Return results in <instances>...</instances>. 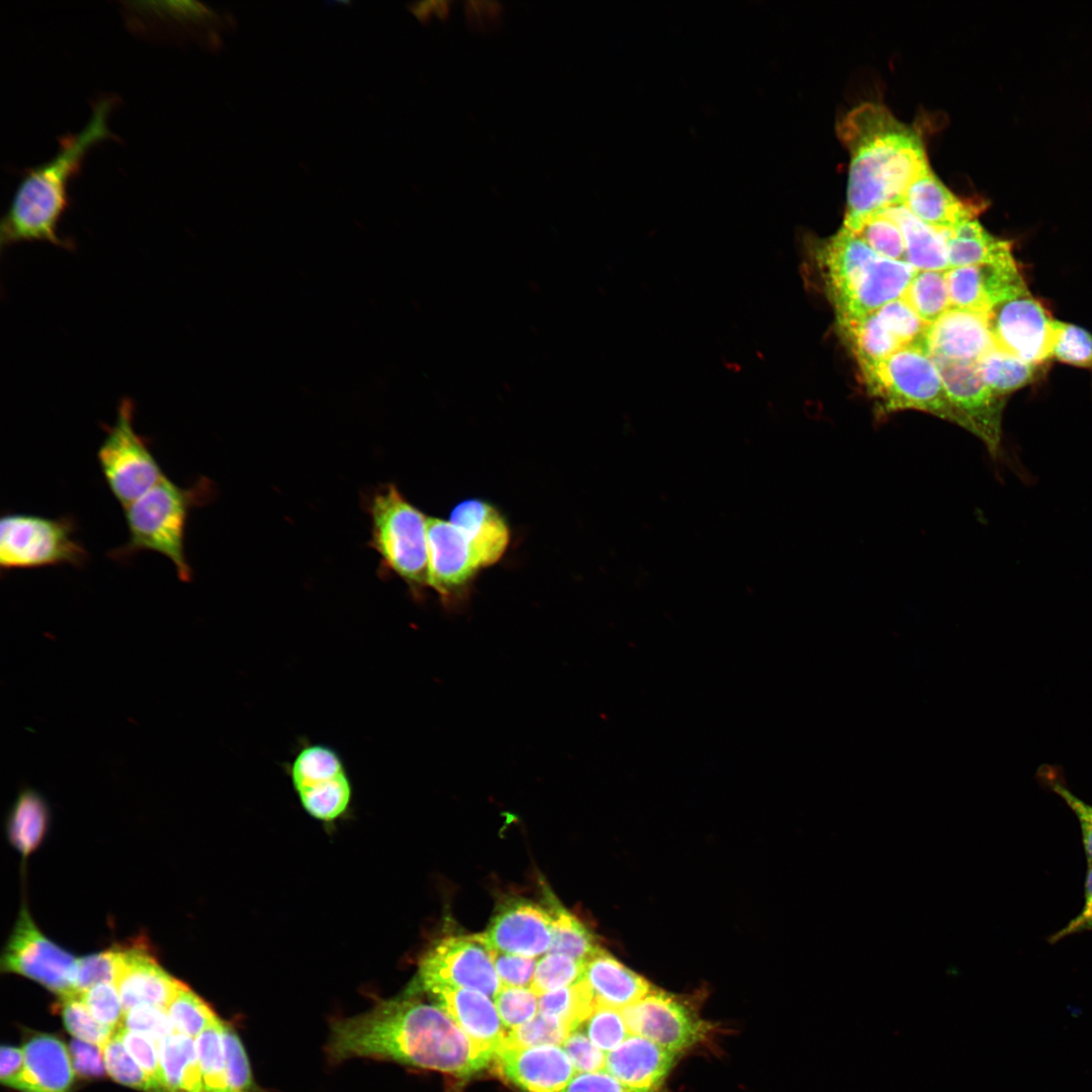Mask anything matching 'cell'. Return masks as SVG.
I'll list each match as a JSON object with an SVG mask.
<instances>
[{"label":"cell","mask_w":1092,"mask_h":1092,"mask_svg":"<svg viewBox=\"0 0 1092 1092\" xmlns=\"http://www.w3.org/2000/svg\"><path fill=\"white\" fill-rule=\"evenodd\" d=\"M158 1045L167 1092H205L194 1038L175 1031Z\"/></svg>","instance_id":"31"},{"label":"cell","mask_w":1092,"mask_h":1092,"mask_svg":"<svg viewBox=\"0 0 1092 1092\" xmlns=\"http://www.w3.org/2000/svg\"><path fill=\"white\" fill-rule=\"evenodd\" d=\"M598 1005L583 978L568 987L542 994L538 999L540 1013L559 1018L571 1032L588 1019Z\"/></svg>","instance_id":"35"},{"label":"cell","mask_w":1092,"mask_h":1092,"mask_svg":"<svg viewBox=\"0 0 1092 1092\" xmlns=\"http://www.w3.org/2000/svg\"><path fill=\"white\" fill-rule=\"evenodd\" d=\"M1044 366L1024 362L997 346L977 362L984 382L1002 397L1034 382L1044 372Z\"/></svg>","instance_id":"33"},{"label":"cell","mask_w":1092,"mask_h":1092,"mask_svg":"<svg viewBox=\"0 0 1092 1092\" xmlns=\"http://www.w3.org/2000/svg\"><path fill=\"white\" fill-rule=\"evenodd\" d=\"M837 323L859 369L884 360L903 348L877 311L858 317L838 318Z\"/></svg>","instance_id":"30"},{"label":"cell","mask_w":1092,"mask_h":1092,"mask_svg":"<svg viewBox=\"0 0 1092 1092\" xmlns=\"http://www.w3.org/2000/svg\"><path fill=\"white\" fill-rule=\"evenodd\" d=\"M76 963L71 952L41 933L23 905L2 951L1 970L31 979L61 998L77 994Z\"/></svg>","instance_id":"10"},{"label":"cell","mask_w":1092,"mask_h":1092,"mask_svg":"<svg viewBox=\"0 0 1092 1092\" xmlns=\"http://www.w3.org/2000/svg\"><path fill=\"white\" fill-rule=\"evenodd\" d=\"M996 346L988 316L950 308L926 332L924 348L931 358L977 363Z\"/></svg>","instance_id":"19"},{"label":"cell","mask_w":1092,"mask_h":1092,"mask_svg":"<svg viewBox=\"0 0 1092 1092\" xmlns=\"http://www.w3.org/2000/svg\"><path fill=\"white\" fill-rule=\"evenodd\" d=\"M538 999L530 987L502 986L494 1004L505 1027L514 1029L535 1016Z\"/></svg>","instance_id":"52"},{"label":"cell","mask_w":1092,"mask_h":1092,"mask_svg":"<svg viewBox=\"0 0 1092 1092\" xmlns=\"http://www.w3.org/2000/svg\"><path fill=\"white\" fill-rule=\"evenodd\" d=\"M988 320L1000 349L1033 365L1051 360L1054 318L1028 289L994 306Z\"/></svg>","instance_id":"14"},{"label":"cell","mask_w":1092,"mask_h":1092,"mask_svg":"<svg viewBox=\"0 0 1092 1092\" xmlns=\"http://www.w3.org/2000/svg\"><path fill=\"white\" fill-rule=\"evenodd\" d=\"M678 1054L637 1034H630L606 1055L605 1071L629 1092H659Z\"/></svg>","instance_id":"20"},{"label":"cell","mask_w":1092,"mask_h":1092,"mask_svg":"<svg viewBox=\"0 0 1092 1092\" xmlns=\"http://www.w3.org/2000/svg\"><path fill=\"white\" fill-rule=\"evenodd\" d=\"M428 993L473 1040L494 1054L502 1046L507 1032L488 996L474 990L446 987Z\"/></svg>","instance_id":"23"},{"label":"cell","mask_w":1092,"mask_h":1092,"mask_svg":"<svg viewBox=\"0 0 1092 1092\" xmlns=\"http://www.w3.org/2000/svg\"><path fill=\"white\" fill-rule=\"evenodd\" d=\"M121 946L77 959L75 985L77 993L100 983H115L119 971Z\"/></svg>","instance_id":"50"},{"label":"cell","mask_w":1092,"mask_h":1092,"mask_svg":"<svg viewBox=\"0 0 1092 1092\" xmlns=\"http://www.w3.org/2000/svg\"><path fill=\"white\" fill-rule=\"evenodd\" d=\"M420 982L427 992L461 988L495 997L502 988L483 933L440 940L423 958Z\"/></svg>","instance_id":"9"},{"label":"cell","mask_w":1092,"mask_h":1092,"mask_svg":"<svg viewBox=\"0 0 1092 1092\" xmlns=\"http://www.w3.org/2000/svg\"><path fill=\"white\" fill-rule=\"evenodd\" d=\"M492 962L503 986L531 987L537 967L532 957L491 949Z\"/></svg>","instance_id":"56"},{"label":"cell","mask_w":1092,"mask_h":1092,"mask_svg":"<svg viewBox=\"0 0 1092 1092\" xmlns=\"http://www.w3.org/2000/svg\"><path fill=\"white\" fill-rule=\"evenodd\" d=\"M621 1011L631 1034L676 1054L703 1041L713 1029L689 1003L656 988Z\"/></svg>","instance_id":"12"},{"label":"cell","mask_w":1092,"mask_h":1092,"mask_svg":"<svg viewBox=\"0 0 1092 1092\" xmlns=\"http://www.w3.org/2000/svg\"><path fill=\"white\" fill-rule=\"evenodd\" d=\"M931 358V357H930ZM940 374L948 399L995 460L1003 457L1002 419L1005 397L995 394L982 379L977 363L931 358Z\"/></svg>","instance_id":"11"},{"label":"cell","mask_w":1092,"mask_h":1092,"mask_svg":"<svg viewBox=\"0 0 1092 1092\" xmlns=\"http://www.w3.org/2000/svg\"><path fill=\"white\" fill-rule=\"evenodd\" d=\"M222 1039L229 1092H257L245 1048L234 1027L225 1021Z\"/></svg>","instance_id":"49"},{"label":"cell","mask_w":1092,"mask_h":1092,"mask_svg":"<svg viewBox=\"0 0 1092 1092\" xmlns=\"http://www.w3.org/2000/svg\"><path fill=\"white\" fill-rule=\"evenodd\" d=\"M814 251L825 293L834 308L853 291L880 257L858 236L844 228L819 242Z\"/></svg>","instance_id":"18"},{"label":"cell","mask_w":1092,"mask_h":1092,"mask_svg":"<svg viewBox=\"0 0 1092 1092\" xmlns=\"http://www.w3.org/2000/svg\"><path fill=\"white\" fill-rule=\"evenodd\" d=\"M849 152L846 208L842 228L857 234L872 216L901 205L909 186L928 167L920 133L884 105L863 102L838 121Z\"/></svg>","instance_id":"2"},{"label":"cell","mask_w":1092,"mask_h":1092,"mask_svg":"<svg viewBox=\"0 0 1092 1092\" xmlns=\"http://www.w3.org/2000/svg\"><path fill=\"white\" fill-rule=\"evenodd\" d=\"M1060 768L1043 764L1036 772L1041 785L1053 791L1067 804L1077 817L1081 829L1082 843L1088 862H1092V805L1075 796L1066 786Z\"/></svg>","instance_id":"47"},{"label":"cell","mask_w":1092,"mask_h":1092,"mask_svg":"<svg viewBox=\"0 0 1092 1092\" xmlns=\"http://www.w3.org/2000/svg\"><path fill=\"white\" fill-rule=\"evenodd\" d=\"M60 1010L67 1030L78 1039L102 1046L115 1032L90 1013L78 993L61 997Z\"/></svg>","instance_id":"44"},{"label":"cell","mask_w":1092,"mask_h":1092,"mask_svg":"<svg viewBox=\"0 0 1092 1092\" xmlns=\"http://www.w3.org/2000/svg\"><path fill=\"white\" fill-rule=\"evenodd\" d=\"M211 480L202 476L188 487L166 475L150 490L123 509L127 541L107 556L125 561L152 551L168 558L182 581H190L192 570L185 550V531L190 512L207 504L214 495Z\"/></svg>","instance_id":"4"},{"label":"cell","mask_w":1092,"mask_h":1092,"mask_svg":"<svg viewBox=\"0 0 1092 1092\" xmlns=\"http://www.w3.org/2000/svg\"><path fill=\"white\" fill-rule=\"evenodd\" d=\"M879 256L905 261V243L898 224L884 213L869 218L856 234Z\"/></svg>","instance_id":"48"},{"label":"cell","mask_w":1092,"mask_h":1092,"mask_svg":"<svg viewBox=\"0 0 1092 1092\" xmlns=\"http://www.w3.org/2000/svg\"><path fill=\"white\" fill-rule=\"evenodd\" d=\"M951 308L989 315L1000 302L1028 289L1014 257L945 271Z\"/></svg>","instance_id":"15"},{"label":"cell","mask_w":1092,"mask_h":1092,"mask_svg":"<svg viewBox=\"0 0 1092 1092\" xmlns=\"http://www.w3.org/2000/svg\"><path fill=\"white\" fill-rule=\"evenodd\" d=\"M902 298L931 325L951 308L945 271H917Z\"/></svg>","instance_id":"36"},{"label":"cell","mask_w":1092,"mask_h":1092,"mask_svg":"<svg viewBox=\"0 0 1092 1092\" xmlns=\"http://www.w3.org/2000/svg\"><path fill=\"white\" fill-rule=\"evenodd\" d=\"M1051 359L1092 370V335L1085 329L1054 320Z\"/></svg>","instance_id":"41"},{"label":"cell","mask_w":1092,"mask_h":1092,"mask_svg":"<svg viewBox=\"0 0 1092 1092\" xmlns=\"http://www.w3.org/2000/svg\"><path fill=\"white\" fill-rule=\"evenodd\" d=\"M585 1031L604 1052L615 1050L631 1034L620 1009L600 1004L585 1021Z\"/></svg>","instance_id":"51"},{"label":"cell","mask_w":1092,"mask_h":1092,"mask_svg":"<svg viewBox=\"0 0 1092 1092\" xmlns=\"http://www.w3.org/2000/svg\"><path fill=\"white\" fill-rule=\"evenodd\" d=\"M22 1092H70L75 1071L69 1049L55 1035L39 1033L23 1048Z\"/></svg>","instance_id":"25"},{"label":"cell","mask_w":1092,"mask_h":1092,"mask_svg":"<svg viewBox=\"0 0 1092 1092\" xmlns=\"http://www.w3.org/2000/svg\"><path fill=\"white\" fill-rule=\"evenodd\" d=\"M427 542L429 586L447 609H459L483 567L468 538L449 520L428 518Z\"/></svg>","instance_id":"13"},{"label":"cell","mask_w":1092,"mask_h":1092,"mask_svg":"<svg viewBox=\"0 0 1092 1092\" xmlns=\"http://www.w3.org/2000/svg\"><path fill=\"white\" fill-rule=\"evenodd\" d=\"M0 1080L3 1085L22 1092L24 1081L22 1049L2 1045L0 1051Z\"/></svg>","instance_id":"61"},{"label":"cell","mask_w":1092,"mask_h":1092,"mask_svg":"<svg viewBox=\"0 0 1092 1092\" xmlns=\"http://www.w3.org/2000/svg\"><path fill=\"white\" fill-rule=\"evenodd\" d=\"M327 1052L335 1062L369 1058L458 1077L476 1074L494 1057L440 1006L412 995L382 1001L367 1012L335 1021Z\"/></svg>","instance_id":"1"},{"label":"cell","mask_w":1092,"mask_h":1092,"mask_svg":"<svg viewBox=\"0 0 1092 1092\" xmlns=\"http://www.w3.org/2000/svg\"><path fill=\"white\" fill-rule=\"evenodd\" d=\"M119 1027L142 1033L158 1043L175 1032L166 1009L154 1005H138L124 1011Z\"/></svg>","instance_id":"55"},{"label":"cell","mask_w":1092,"mask_h":1092,"mask_svg":"<svg viewBox=\"0 0 1092 1092\" xmlns=\"http://www.w3.org/2000/svg\"><path fill=\"white\" fill-rule=\"evenodd\" d=\"M1084 898V905L1081 911L1063 928L1048 937L1050 943H1056L1072 934L1092 931V862H1088Z\"/></svg>","instance_id":"59"},{"label":"cell","mask_w":1092,"mask_h":1092,"mask_svg":"<svg viewBox=\"0 0 1092 1092\" xmlns=\"http://www.w3.org/2000/svg\"><path fill=\"white\" fill-rule=\"evenodd\" d=\"M483 935L491 949L534 958L550 948L552 918L531 901L510 899L496 909Z\"/></svg>","instance_id":"16"},{"label":"cell","mask_w":1092,"mask_h":1092,"mask_svg":"<svg viewBox=\"0 0 1092 1092\" xmlns=\"http://www.w3.org/2000/svg\"><path fill=\"white\" fill-rule=\"evenodd\" d=\"M570 1032L568 1026L559 1018L539 1013L524 1024L507 1032L500 1048L562 1044Z\"/></svg>","instance_id":"42"},{"label":"cell","mask_w":1092,"mask_h":1092,"mask_svg":"<svg viewBox=\"0 0 1092 1092\" xmlns=\"http://www.w3.org/2000/svg\"><path fill=\"white\" fill-rule=\"evenodd\" d=\"M946 249L949 269L1013 257L1011 243L989 234L977 218L946 233Z\"/></svg>","instance_id":"29"},{"label":"cell","mask_w":1092,"mask_h":1092,"mask_svg":"<svg viewBox=\"0 0 1092 1092\" xmlns=\"http://www.w3.org/2000/svg\"><path fill=\"white\" fill-rule=\"evenodd\" d=\"M371 547L381 565L421 594L429 586L427 519L394 484L376 491L369 504Z\"/></svg>","instance_id":"6"},{"label":"cell","mask_w":1092,"mask_h":1092,"mask_svg":"<svg viewBox=\"0 0 1092 1092\" xmlns=\"http://www.w3.org/2000/svg\"><path fill=\"white\" fill-rule=\"evenodd\" d=\"M78 994L99 1022L115 1030L120 1026L124 1010L115 983H100Z\"/></svg>","instance_id":"54"},{"label":"cell","mask_w":1092,"mask_h":1092,"mask_svg":"<svg viewBox=\"0 0 1092 1092\" xmlns=\"http://www.w3.org/2000/svg\"><path fill=\"white\" fill-rule=\"evenodd\" d=\"M563 1092H629L606 1071L574 1075Z\"/></svg>","instance_id":"60"},{"label":"cell","mask_w":1092,"mask_h":1092,"mask_svg":"<svg viewBox=\"0 0 1092 1092\" xmlns=\"http://www.w3.org/2000/svg\"><path fill=\"white\" fill-rule=\"evenodd\" d=\"M222 1026L223 1020L218 1017L195 1038L205 1092H229Z\"/></svg>","instance_id":"40"},{"label":"cell","mask_w":1092,"mask_h":1092,"mask_svg":"<svg viewBox=\"0 0 1092 1092\" xmlns=\"http://www.w3.org/2000/svg\"><path fill=\"white\" fill-rule=\"evenodd\" d=\"M876 311L901 347L924 346L926 332L930 325L920 318L902 297L883 305Z\"/></svg>","instance_id":"45"},{"label":"cell","mask_w":1092,"mask_h":1092,"mask_svg":"<svg viewBox=\"0 0 1092 1092\" xmlns=\"http://www.w3.org/2000/svg\"><path fill=\"white\" fill-rule=\"evenodd\" d=\"M584 963L560 953L544 956L538 963L531 989L538 995L568 987L583 977Z\"/></svg>","instance_id":"43"},{"label":"cell","mask_w":1092,"mask_h":1092,"mask_svg":"<svg viewBox=\"0 0 1092 1092\" xmlns=\"http://www.w3.org/2000/svg\"><path fill=\"white\" fill-rule=\"evenodd\" d=\"M499 1074L523 1092H563L575 1070L562 1048H500L493 1057Z\"/></svg>","instance_id":"17"},{"label":"cell","mask_w":1092,"mask_h":1092,"mask_svg":"<svg viewBox=\"0 0 1092 1092\" xmlns=\"http://www.w3.org/2000/svg\"><path fill=\"white\" fill-rule=\"evenodd\" d=\"M133 413L132 399L123 397L117 406L114 424L103 425L105 436L97 449L102 476L122 509L165 476L148 439L134 430Z\"/></svg>","instance_id":"8"},{"label":"cell","mask_w":1092,"mask_h":1092,"mask_svg":"<svg viewBox=\"0 0 1092 1092\" xmlns=\"http://www.w3.org/2000/svg\"><path fill=\"white\" fill-rule=\"evenodd\" d=\"M111 107V98L100 99L80 132L63 139L59 152L50 161L26 171L1 219L2 248L34 241L72 248V243L58 233L59 220L68 204L67 185L87 151L112 136L107 126Z\"/></svg>","instance_id":"3"},{"label":"cell","mask_w":1092,"mask_h":1092,"mask_svg":"<svg viewBox=\"0 0 1092 1092\" xmlns=\"http://www.w3.org/2000/svg\"><path fill=\"white\" fill-rule=\"evenodd\" d=\"M69 1053L76 1074L83 1078L103 1077L106 1068L100 1045L74 1038L69 1043Z\"/></svg>","instance_id":"58"},{"label":"cell","mask_w":1092,"mask_h":1092,"mask_svg":"<svg viewBox=\"0 0 1092 1092\" xmlns=\"http://www.w3.org/2000/svg\"><path fill=\"white\" fill-rule=\"evenodd\" d=\"M863 383L876 401V416L916 410L966 430L950 403L940 374L924 346L903 347L884 360L860 369Z\"/></svg>","instance_id":"5"},{"label":"cell","mask_w":1092,"mask_h":1092,"mask_svg":"<svg viewBox=\"0 0 1092 1092\" xmlns=\"http://www.w3.org/2000/svg\"><path fill=\"white\" fill-rule=\"evenodd\" d=\"M582 978L600 1005L620 1010L637 1002L654 988L603 948L585 963Z\"/></svg>","instance_id":"27"},{"label":"cell","mask_w":1092,"mask_h":1092,"mask_svg":"<svg viewBox=\"0 0 1092 1092\" xmlns=\"http://www.w3.org/2000/svg\"><path fill=\"white\" fill-rule=\"evenodd\" d=\"M121 949L115 985L123 1010L138 1005L166 1008L183 983L162 968L146 944L134 943Z\"/></svg>","instance_id":"22"},{"label":"cell","mask_w":1092,"mask_h":1092,"mask_svg":"<svg viewBox=\"0 0 1092 1092\" xmlns=\"http://www.w3.org/2000/svg\"><path fill=\"white\" fill-rule=\"evenodd\" d=\"M49 825L50 810L41 795L31 789L22 791L7 818L9 842L26 857L39 846Z\"/></svg>","instance_id":"32"},{"label":"cell","mask_w":1092,"mask_h":1092,"mask_svg":"<svg viewBox=\"0 0 1092 1092\" xmlns=\"http://www.w3.org/2000/svg\"><path fill=\"white\" fill-rule=\"evenodd\" d=\"M74 518H49L26 513H6L0 521V567L2 570L48 566H84L89 554L75 537Z\"/></svg>","instance_id":"7"},{"label":"cell","mask_w":1092,"mask_h":1092,"mask_svg":"<svg viewBox=\"0 0 1092 1092\" xmlns=\"http://www.w3.org/2000/svg\"><path fill=\"white\" fill-rule=\"evenodd\" d=\"M165 1009L174 1030L194 1039L218 1018L210 1005L185 984L180 986Z\"/></svg>","instance_id":"39"},{"label":"cell","mask_w":1092,"mask_h":1092,"mask_svg":"<svg viewBox=\"0 0 1092 1092\" xmlns=\"http://www.w3.org/2000/svg\"><path fill=\"white\" fill-rule=\"evenodd\" d=\"M574 1070L578 1073L605 1071L606 1055L584 1033L574 1030L562 1043Z\"/></svg>","instance_id":"57"},{"label":"cell","mask_w":1092,"mask_h":1092,"mask_svg":"<svg viewBox=\"0 0 1092 1092\" xmlns=\"http://www.w3.org/2000/svg\"><path fill=\"white\" fill-rule=\"evenodd\" d=\"M901 205L925 224L948 233L976 219L986 209L987 201L980 197H958L928 167L909 186Z\"/></svg>","instance_id":"21"},{"label":"cell","mask_w":1092,"mask_h":1092,"mask_svg":"<svg viewBox=\"0 0 1092 1092\" xmlns=\"http://www.w3.org/2000/svg\"><path fill=\"white\" fill-rule=\"evenodd\" d=\"M115 1031L128 1054L149 1077L156 1091L167 1092L158 1042L149 1036L123 1027H118Z\"/></svg>","instance_id":"53"},{"label":"cell","mask_w":1092,"mask_h":1092,"mask_svg":"<svg viewBox=\"0 0 1092 1092\" xmlns=\"http://www.w3.org/2000/svg\"><path fill=\"white\" fill-rule=\"evenodd\" d=\"M344 775L346 769L340 755L324 744L304 746L290 766V777L295 790Z\"/></svg>","instance_id":"37"},{"label":"cell","mask_w":1092,"mask_h":1092,"mask_svg":"<svg viewBox=\"0 0 1092 1092\" xmlns=\"http://www.w3.org/2000/svg\"><path fill=\"white\" fill-rule=\"evenodd\" d=\"M547 910L552 918L551 953H560L586 963L602 947L593 932L573 914L548 897Z\"/></svg>","instance_id":"34"},{"label":"cell","mask_w":1092,"mask_h":1092,"mask_svg":"<svg viewBox=\"0 0 1092 1092\" xmlns=\"http://www.w3.org/2000/svg\"><path fill=\"white\" fill-rule=\"evenodd\" d=\"M468 538L483 568L495 564L510 543V530L500 513L480 499H467L452 511L450 520Z\"/></svg>","instance_id":"26"},{"label":"cell","mask_w":1092,"mask_h":1092,"mask_svg":"<svg viewBox=\"0 0 1092 1092\" xmlns=\"http://www.w3.org/2000/svg\"><path fill=\"white\" fill-rule=\"evenodd\" d=\"M101 1049L106 1072L113 1080L145 1092H157L149 1077L128 1054L116 1031Z\"/></svg>","instance_id":"46"},{"label":"cell","mask_w":1092,"mask_h":1092,"mask_svg":"<svg viewBox=\"0 0 1092 1092\" xmlns=\"http://www.w3.org/2000/svg\"><path fill=\"white\" fill-rule=\"evenodd\" d=\"M296 792L305 811L323 821L341 816L347 810L352 794L347 774L296 789Z\"/></svg>","instance_id":"38"},{"label":"cell","mask_w":1092,"mask_h":1092,"mask_svg":"<svg viewBox=\"0 0 1092 1092\" xmlns=\"http://www.w3.org/2000/svg\"><path fill=\"white\" fill-rule=\"evenodd\" d=\"M916 272L905 261L880 256L860 283L834 308L837 320L862 316L901 298Z\"/></svg>","instance_id":"24"},{"label":"cell","mask_w":1092,"mask_h":1092,"mask_svg":"<svg viewBox=\"0 0 1092 1092\" xmlns=\"http://www.w3.org/2000/svg\"><path fill=\"white\" fill-rule=\"evenodd\" d=\"M892 218L902 232L905 243V262L917 271H947L946 233L937 231L916 218L903 205L881 212Z\"/></svg>","instance_id":"28"}]
</instances>
